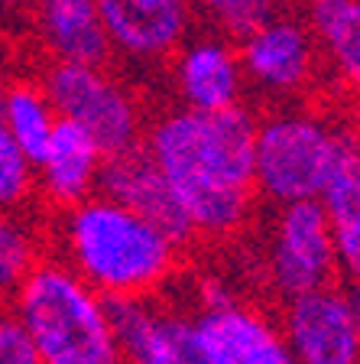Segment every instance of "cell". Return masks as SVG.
<instances>
[{
	"instance_id": "6da1fadb",
	"label": "cell",
	"mask_w": 360,
	"mask_h": 364,
	"mask_svg": "<svg viewBox=\"0 0 360 364\" xmlns=\"http://www.w3.org/2000/svg\"><path fill=\"white\" fill-rule=\"evenodd\" d=\"M256 114L165 107L146 124L143 150L165 176L192 237H231L253 215Z\"/></svg>"
},
{
	"instance_id": "7a4b0ae2",
	"label": "cell",
	"mask_w": 360,
	"mask_h": 364,
	"mask_svg": "<svg viewBox=\"0 0 360 364\" xmlns=\"http://www.w3.org/2000/svg\"><path fill=\"white\" fill-rule=\"evenodd\" d=\"M53 244L55 257L107 303L156 296L175 277L182 257L173 235L104 192L59 208Z\"/></svg>"
},
{
	"instance_id": "3957f363",
	"label": "cell",
	"mask_w": 360,
	"mask_h": 364,
	"mask_svg": "<svg viewBox=\"0 0 360 364\" xmlns=\"http://www.w3.org/2000/svg\"><path fill=\"white\" fill-rule=\"evenodd\" d=\"M39 364H124L107 299L59 257H43L10 299Z\"/></svg>"
},
{
	"instance_id": "277c9868",
	"label": "cell",
	"mask_w": 360,
	"mask_h": 364,
	"mask_svg": "<svg viewBox=\"0 0 360 364\" xmlns=\"http://www.w3.org/2000/svg\"><path fill=\"white\" fill-rule=\"evenodd\" d=\"M351 124L315 107L279 105L256 117L253 189L270 205L318 198Z\"/></svg>"
},
{
	"instance_id": "5b68a950",
	"label": "cell",
	"mask_w": 360,
	"mask_h": 364,
	"mask_svg": "<svg viewBox=\"0 0 360 364\" xmlns=\"http://www.w3.org/2000/svg\"><path fill=\"white\" fill-rule=\"evenodd\" d=\"M62 121L82 127L104 156H117L143 144L146 114L140 98L107 65H65L49 62L39 75Z\"/></svg>"
},
{
	"instance_id": "8992f818",
	"label": "cell",
	"mask_w": 360,
	"mask_h": 364,
	"mask_svg": "<svg viewBox=\"0 0 360 364\" xmlns=\"http://www.w3.org/2000/svg\"><path fill=\"white\" fill-rule=\"evenodd\" d=\"M263 237V273L279 299L331 287L338 277V254L331 241L328 215L318 198L273 205Z\"/></svg>"
},
{
	"instance_id": "52a82bcc",
	"label": "cell",
	"mask_w": 360,
	"mask_h": 364,
	"mask_svg": "<svg viewBox=\"0 0 360 364\" xmlns=\"http://www.w3.org/2000/svg\"><path fill=\"white\" fill-rule=\"evenodd\" d=\"M244 82L270 105H295L322 78L315 36L302 14L279 10L237 39Z\"/></svg>"
},
{
	"instance_id": "ba28073f",
	"label": "cell",
	"mask_w": 360,
	"mask_h": 364,
	"mask_svg": "<svg viewBox=\"0 0 360 364\" xmlns=\"http://www.w3.org/2000/svg\"><path fill=\"white\" fill-rule=\"evenodd\" d=\"M107 306L124 364H214L198 316L169 309L153 296L114 299Z\"/></svg>"
},
{
	"instance_id": "9c48e42d",
	"label": "cell",
	"mask_w": 360,
	"mask_h": 364,
	"mask_svg": "<svg viewBox=\"0 0 360 364\" xmlns=\"http://www.w3.org/2000/svg\"><path fill=\"white\" fill-rule=\"evenodd\" d=\"M111 55L130 65H163L195 33L192 0H98Z\"/></svg>"
},
{
	"instance_id": "30bf717a",
	"label": "cell",
	"mask_w": 360,
	"mask_h": 364,
	"mask_svg": "<svg viewBox=\"0 0 360 364\" xmlns=\"http://www.w3.org/2000/svg\"><path fill=\"white\" fill-rule=\"evenodd\" d=\"M295 364H360L347 289L322 287L283 303L276 318Z\"/></svg>"
},
{
	"instance_id": "8fae6325",
	"label": "cell",
	"mask_w": 360,
	"mask_h": 364,
	"mask_svg": "<svg viewBox=\"0 0 360 364\" xmlns=\"http://www.w3.org/2000/svg\"><path fill=\"white\" fill-rule=\"evenodd\" d=\"M169 85L188 111H224L244 105L247 82L231 36L211 30L192 33L169 59Z\"/></svg>"
},
{
	"instance_id": "7c38bea8",
	"label": "cell",
	"mask_w": 360,
	"mask_h": 364,
	"mask_svg": "<svg viewBox=\"0 0 360 364\" xmlns=\"http://www.w3.org/2000/svg\"><path fill=\"white\" fill-rule=\"evenodd\" d=\"M195 316L214 364H295L276 318L240 296Z\"/></svg>"
},
{
	"instance_id": "4fadbf2b",
	"label": "cell",
	"mask_w": 360,
	"mask_h": 364,
	"mask_svg": "<svg viewBox=\"0 0 360 364\" xmlns=\"http://www.w3.org/2000/svg\"><path fill=\"white\" fill-rule=\"evenodd\" d=\"M26 26L45 62L107 65L111 59L98 0H33Z\"/></svg>"
},
{
	"instance_id": "5bb4252c",
	"label": "cell",
	"mask_w": 360,
	"mask_h": 364,
	"mask_svg": "<svg viewBox=\"0 0 360 364\" xmlns=\"http://www.w3.org/2000/svg\"><path fill=\"white\" fill-rule=\"evenodd\" d=\"M104 153L82 127L59 117L45 150L36 156V192L53 205L55 212L68 205L84 202L101 189Z\"/></svg>"
},
{
	"instance_id": "9a60e30c",
	"label": "cell",
	"mask_w": 360,
	"mask_h": 364,
	"mask_svg": "<svg viewBox=\"0 0 360 364\" xmlns=\"http://www.w3.org/2000/svg\"><path fill=\"white\" fill-rule=\"evenodd\" d=\"M101 192L111 196L114 202L127 205L130 212L143 215L156 228H163L165 235H173L179 244H185L192 237V228H188L185 215H182L179 202H175L173 189H169V182L159 173L150 153L143 150V144L104 159Z\"/></svg>"
},
{
	"instance_id": "2e32d148",
	"label": "cell",
	"mask_w": 360,
	"mask_h": 364,
	"mask_svg": "<svg viewBox=\"0 0 360 364\" xmlns=\"http://www.w3.org/2000/svg\"><path fill=\"white\" fill-rule=\"evenodd\" d=\"M299 14L315 36L322 72L360 107V0H302Z\"/></svg>"
},
{
	"instance_id": "e0dca14e",
	"label": "cell",
	"mask_w": 360,
	"mask_h": 364,
	"mask_svg": "<svg viewBox=\"0 0 360 364\" xmlns=\"http://www.w3.org/2000/svg\"><path fill=\"white\" fill-rule=\"evenodd\" d=\"M331 241L338 254V273L347 283H360V127L351 124L341 144V156L324 182L322 196Z\"/></svg>"
},
{
	"instance_id": "ac0fdd59",
	"label": "cell",
	"mask_w": 360,
	"mask_h": 364,
	"mask_svg": "<svg viewBox=\"0 0 360 364\" xmlns=\"http://www.w3.org/2000/svg\"><path fill=\"white\" fill-rule=\"evenodd\" d=\"M59 114H55L49 95L43 91L39 78H13L4 88V111H0V127L10 134L16 146L36 163V156L45 150L53 136Z\"/></svg>"
},
{
	"instance_id": "d6986e66",
	"label": "cell",
	"mask_w": 360,
	"mask_h": 364,
	"mask_svg": "<svg viewBox=\"0 0 360 364\" xmlns=\"http://www.w3.org/2000/svg\"><path fill=\"white\" fill-rule=\"evenodd\" d=\"M43 260V237L23 212H0V306H7Z\"/></svg>"
},
{
	"instance_id": "ffe728a7",
	"label": "cell",
	"mask_w": 360,
	"mask_h": 364,
	"mask_svg": "<svg viewBox=\"0 0 360 364\" xmlns=\"http://www.w3.org/2000/svg\"><path fill=\"white\" fill-rule=\"evenodd\" d=\"M192 7L218 33L240 39L244 33L253 30L256 23L285 10V0H192Z\"/></svg>"
},
{
	"instance_id": "44dd1931",
	"label": "cell",
	"mask_w": 360,
	"mask_h": 364,
	"mask_svg": "<svg viewBox=\"0 0 360 364\" xmlns=\"http://www.w3.org/2000/svg\"><path fill=\"white\" fill-rule=\"evenodd\" d=\"M36 196V166L0 127V212H23Z\"/></svg>"
},
{
	"instance_id": "7402d4cb",
	"label": "cell",
	"mask_w": 360,
	"mask_h": 364,
	"mask_svg": "<svg viewBox=\"0 0 360 364\" xmlns=\"http://www.w3.org/2000/svg\"><path fill=\"white\" fill-rule=\"evenodd\" d=\"M0 364H39L30 332L23 328L13 306H0Z\"/></svg>"
},
{
	"instance_id": "603a6c76",
	"label": "cell",
	"mask_w": 360,
	"mask_h": 364,
	"mask_svg": "<svg viewBox=\"0 0 360 364\" xmlns=\"http://www.w3.org/2000/svg\"><path fill=\"white\" fill-rule=\"evenodd\" d=\"M33 0H0V26H26Z\"/></svg>"
},
{
	"instance_id": "cb8c5ba5",
	"label": "cell",
	"mask_w": 360,
	"mask_h": 364,
	"mask_svg": "<svg viewBox=\"0 0 360 364\" xmlns=\"http://www.w3.org/2000/svg\"><path fill=\"white\" fill-rule=\"evenodd\" d=\"M347 306H351L354 332H357V341H360V283H351V289H347Z\"/></svg>"
},
{
	"instance_id": "d4e9b609",
	"label": "cell",
	"mask_w": 360,
	"mask_h": 364,
	"mask_svg": "<svg viewBox=\"0 0 360 364\" xmlns=\"http://www.w3.org/2000/svg\"><path fill=\"white\" fill-rule=\"evenodd\" d=\"M4 88H7V78L0 75V111H4Z\"/></svg>"
}]
</instances>
